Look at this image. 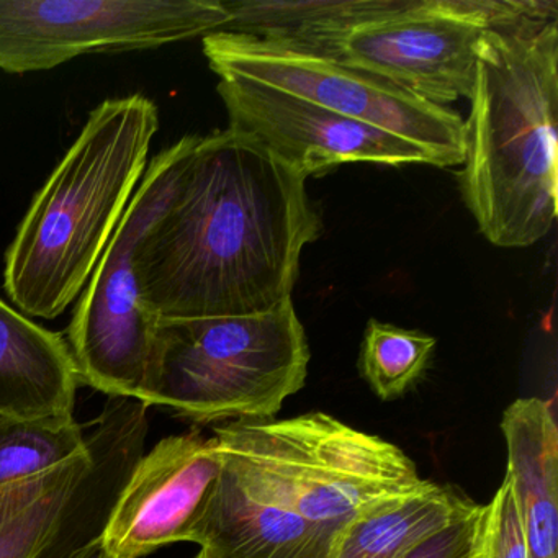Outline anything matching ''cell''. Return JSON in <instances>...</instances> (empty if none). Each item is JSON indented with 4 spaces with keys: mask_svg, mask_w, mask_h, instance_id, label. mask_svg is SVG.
<instances>
[{
    "mask_svg": "<svg viewBox=\"0 0 558 558\" xmlns=\"http://www.w3.org/2000/svg\"><path fill=\"white\" fill-rule=\"evenodd\" d=\"M87 434L73 416L0 414V486L45 475L86 452Z\"/></svg>",
    "mask_w": 558,
    "mask_h": 558,
    "instance_id": "cell-18",
    "label": "cell"
},
{
    "mask_svg": "<svg viewBox=\"0 0 558 558\" xmlns=\"http://www.w3.org/2000/svg\"><path fill=\"white\" fill-rule=\"evenodd\" d=\"M148 410L135 398H109L86 452L37 478L0 486V558H74L99 541L146 452Z\"/></svg>",
    "mask_w": 558,
    "mask_h": 558,
    "instance_id": "cell-7",
    "label": "cell"
},
{
    "mask_svg": "<svg viewBox=\"0 0 558 558\" xmlns=\"http://www.w3.org/2000/svg\"><path fill=\"white\" fill-rule=\"evenodd\" d=\"M202 47L218 77L257 81L400 136L423 149L430 166L453 168L463 162L465 126L459 113L426 102L377 74L233 32L205 35Z\"/></svg>",
    "mask_w": 558,
    "mask_h": 558,
    "instance_id": "cell-8",
    "label": "cell"
},
{
    "mask_svg": "<svg viewBox=\"0 0 558 558\" xmlns=\"http://www.w3.org/2000/svg\"><path fill=\"white\" fill-rule=\"evenodd\" d=\"M230 21L223 0H0V71L153 50L225 31Z\"/></svg>",
    "mask_w": 558,
    "mask_h": 558,
    "instance_id": "cell-9",
    "label": "cell"
},
{
    "mask_svg": "<svg viewBox=\"0 0 558 558\" xmlns=\"http://www.w3.org/2000/svg\"><path fill=\"white\" fill-rule=\"evenodd\" d=\"M483 558H529L527 544L508 476L486 505Z\"/></svg>",
    "mask_w": 558,
    "mask_h": 558,
    "instance_id": "cell-20",
    "label": "cell"
},
{
    "mask_svg": "<svg viewBox=\"0 0 558 558\" xmlns=\"http://www.w3.org/2000/svg\"><path fill=\"white\" fill-rule=\"evenodd\" d=\"M486 505L417 545L404 558H483Z\"/></svg>",
    "mask_w": 558,
    "mask_h": 558,
    "instance_id": "cell-21",
    "label": "cell"
},
{
    "mask_svg": "<svg viewBox=\"0 0 558 558\" xmlns=\"http://www.w3.org/2000/svg\"><path fill=\"white\" fill-rule=\"evenodd\" d=\"M221 472L214 437L175 434L143 453L126 478L100 535L107 558H145L191 542Z\"/></svg>",
    "mask_w": 558,
    "mask_h": 558,
    "instance_id": "cell-12",
    "label": "cell"
},
{
    "mask_svg": "<svg viewBox=\"0 0 558 558\" xmlns=\"http://www.w3.org/2000/svg\"><path fill=\"white\" fill-rule=\"evenodd\" d=\"M476 506L450 486L429 482L354 519L342 531L332 558H404Z\"/></svg>",
    "mask_w": 558,
    "mask_h": 558,
    "instance_id": "cell-17",
    "label": "cell"
},
{
    "mask_svg": "<svg viewBox=\"0 0 558 558\" xmlns=\"http://www.w3.org/2000/svg\"><path fill=\"white\" fill-rule=\"evenodd\" d=\"M221 463L280 508L341 535L359 515L429 483L395 444L331 414L215 426Z\"/></svg>",
    "mask_w": 558,
    "mask_h": 558,
    "instance_id": "cell-4",
    "label": "cell"
},
{
    "mask_svg": "<svg viewBox=\"0 0 558 558\" xmlns=\"http://www.w3.org/2000/svg\"><path fill=\"white\" fill-rule=\"evenodd\" d=\"M525 11V0H416L408 11L359 25L310 53L447 107L472 93L483 32L519 21Z\"/></svg>",
    "mask_w": 558,
    "mask_h": 558,
    "instance_id": "cell-10",
    "label": "cell"
},
{
    "mask_svg": "<svg viewBox=\"0 0 558 558\" xmlns=\"http://www.w3.org/2000/svg\"><path fill=\"white\" fill-rule=\"evenodd\" d=\"M416 0H231L225 32L316 51L359 25L401 14Z\"/></svg>",
    "mask_w": 558,
    "mask_h": 558,
    "instance_id": "cell-16",
    "label": "cell"
},
{
    "mask_svg": "<svg viewBox=\"0 0 558 558\" xmlns=\"http://www.w3.org/2000/svg\"><path fill=\"white\" fill-rule=\"evenodd\" d=\"M436 339L371 319L361 345V374L380 400L401 397L426 371Z\"/></svg>",
    "mask_w": 558,
    "mask_h": 558,
    "instance_id": "cell-19",
    "label": "cell"
},
{
    "mask_svg": "<svg viewBox=\"0 0 558 558\" xmlns=\"http://www.w3.org/2000/svg\"><path fill=\"white\" fill-rule=\"evenodd\" d=\"M80 384L66 338L0 299V414L73 416Z\"/></svg>",
    "mask_w": 558,
    "mask_h": 558,
    "instance_id": "cell-15",
    "label": "cell"
},
{
    "mask_svg": "<svg viewBox=\"0 0 558 558\" xmlns=\"http://www.w3.org/2000/svg\"><path fill=\"white\" fill-rule=\"evenodd\" d=\"M198 138L184 136L153 158L74 308L66 341L81 384L109 398L136 400L145 384L159 316L140 295L133 254L171 201Z\"/></svg>",
    "mask_w": 558,
    "mask_h": 558,
    "instance_id": "cell-6",
    "label": "cell"
},
{
    "mask_svg": "<svg viewBox=\"0 0 558 558\" xmlns=\"http://www.w3.org/2000/svg\"><path fill=\"white\" fill-rule=\"evenodd\" d=\"M469 99L463 202L489 243L532 246L557 220L558 17L486 28Z\"/></svg>",
    "mask_w": 558,
    "mask_h": 558,
    "instance_id": "cell-2",
    "label": "cell"
},
{
    "mask_svg": "<svg viewBox=\"0 0 558 558\" xmlns=\"http://www.w3.org/2000/svg\"><path fill=\"white\" fill-rule=\"evenodd\" d=\"M159 110L142 94L104 100L35 195L5 253L19 312L54 319L83 293L148 168Z\"/></svg>",
    "mask_w": 558,
    "mask_h": 558,
    "instance_id": "cell-3",
    "label": "cell"
},
{
    "mask_svg": "<svg viewBox=\"0 0 558 558\" xmlns=\"http://www.w3.org/2000/svg\"><path fill=\"white\" fill-rule=\"evenodd\" d=\"M310 357L292 299L257 315L159 318L136 400L194 424L266 421L302 390Z\"/></svg>",
    "mask_w": 558,
    "mask_h": 558,
    "instance_id": "cell-5",
    "label": "cell"
},
{
    "mask_svg": "<svg viewBox=\"0 0 558 558\" xmlns=\"http://www.w3.org/2000/svg\"><path fill=\"white\" fill-rule=\"evenodd\" d=\"M339 537L280 508L221 463L191 542L211 558H332Z\"/></svg>",
    "mask_w": 558,
    "mask_h": 558,
    "instance_id": "cell-13",
    "label": "cell"
},
{
    "mask_svg": "<svg viewBox=\"0 0 558 558\" xmlns=\"http://www.w3.org/2000/svg\"><path fill=\"white\" fill-rule=\"evenodd\" d=\"M319 234L305 175L243 133L201 136L136 244L140 295L161 319L269 312L292 299Z\"/></svg>",
    "mask_w": 558,
    "mask_h": 558,
    "instance_id": "cell-1",
    "label": "cell"
},
{
    "mask_svg": "<svg viewBox=\"0 0 558 558\" xmlns=\"http://www.w3.org/2000/svg\"><path fill=\"white\" fill-rule=\"evenodd\" d=\"M194 558H211V557H210V555L207 554V551L201 550V551H198L197 555H195Z\"/></svg>",
    "mask_w": 558,
    "mask_h": 558,
    "instance_id": "cell-23",
    "label": "cell"
},
{
    "mask_svg": "<svg viewBox=\"0 0 558 558\" xmlns=\"http://www.w3.org/2000/svg\"><path fill=\"white\" fill-rule=\"evenodd\" d=\"M217 90L227 109L228 129L256 140L306 179L345 162L430 165L423 149L400 136L267 84L221 76Z\"/></svg>",
    "mask_w": 558,
    "mask_h": 558,
    "instance_id": "cell-11",
    "label": "cell"
},
{
    "mask_svg": "<svg viewBox=\"0 0 558 558\" xmlns=\"http://www.w3.org/2000/svg\"><path fill=\"white\" fill-rule=\"evenodd\" d=\"M506 476L529 558H558V429L550 403L519 398L502 413Z\"/></svg>",
    "mask_w": 558,
    "mask_h": 558,
    "instance_id": "cell-14",
    "label": "cell"
},
{
    "mask_svg": "<svg viewBox=\"0 0 558 558\" xmlns=\"http://www.w3.org/2000/svg\"><path fill=\"white\" fill-rule=\"evenodd\" d=\"M74 558H107V555L104 554L102 547H100V538L99 541L94 542V544H90L89 547L84 548V550H81L80 554L76 555Z\"/></svg>",
    "mask_w": 558,
    "mask_h": 558,
    "instance_id": "cell-22",
    "label": "cell"
}]
</instances>
